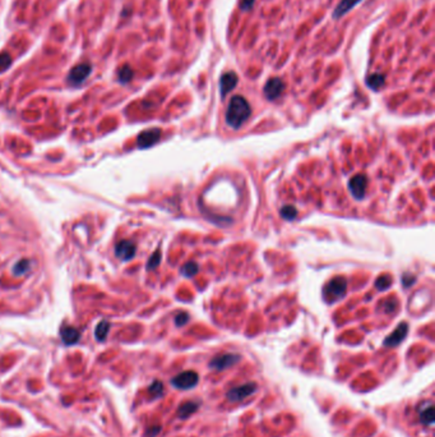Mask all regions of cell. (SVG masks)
<instances>
[{
  "label": "cell",
  "instance_id": "1",
  "mask_svg": "<svg viewBox=\"0 0 435 437\" xmlns=\"http://www.w3.org/2000/svg\"><path fill=\"white\" fill-rule=\"evenodd\" d=\"M250 114L251 108L246 99L236 95L230 100L225 118H226V123L229 127H231L232 129H239L250 118Z\"/></svg>",
  "mask_w": 435,
  "mask_h": 437
},
{
  "label": "cell",
  "instance_id": "2",
  "mask_svg": "<svg viewBox=\"0 0 435 437\" xmlns=\"http://www.w3.org/2000/svg\"><path fill=\"white\" fill-rule=\"evenodd\" d=\"M91 72H92V65L90 63H81L69 70L67 80L70 85L78 86L87 80Z\"/></svg>",
  "mask_w": 435,
  "mask_h": 437
},
{
  "label": "cell",
  "instance_id": "3",
  "mask_svg": "<svg viewBox=\"0 0 435 437\" xmlns=\"http://www.w3.org/2000/svg\"><path fill=\"white\" fill-rule=\"evenodd\" d=\"M347 289V281L345 277L337 276L332 279L326 287V297L332 300H339L345 297Z\"/></svg>",
  "mask_w": 435,
  "mask_h": 437
},
{
  "label": "cell",
  "instance_id": "4",
  "mask_svg": "<svg viewBox=\"0 0 435 437\" xmlns=\"http://www.w3.org/2000/svg\"><path fill=\"white\" fill-rule=\"evenodd\" d=\"M366 188H368V178L364 174H356L348 182V189L355 200H363L365 197Z\"/></svg>",
  "mask_w": 435,
  "mask_h": 437
},
{
  "label": "cell",
  "instance_id": "5",
  "mask_svg": "<svg viewBox=\"0 0 435 437\" xmlns=\"http://www.w3.org/2000/svg\"><path fill=\"white\" fill-rule=\"evenodd\" d=\"M199 381L198 373L194 371H184V372L179 373L172 378L171 384L174 385L176 389L180 390H189L195 386Z\"/></svg>",
  "mask_w": 435,
  "mask_h": 437
},
{
  "label": "cell",
  "instance_id": "6",
  "mask_svg": "<svg viewBox=\"0 0 435 437\" xmlns=\"http://www.w3.org/2000/svg\"><path fill=\"white\" fill-rule=\"evenodd\" d=\"M242 357L239 354H221L214 357L209 362V368L214 371H225L240 362Z\"/></svg>",
  "mask_w": 435,
  "mask_h": 437
},
{
  "label": "cell",
  "instance_id": "7",
  "mask_svg": "<svg viewBox=\"0 0 435 437\" xmlns=\"http://www.w3.org/2000/svg\"><path fill=\"white\" fill-rule=\"evenodd\" d=\"M255 391H256V384L248 383V384L242 385V386H236L234 387V389L229 390L226 396L230 402H240V400L253 395Z\"/></svg>",
  "mask_w": 435,
  "mask_h": 437
},
{
  "label": "cell",
  "instance_id": "8",
  "mask_svg": "<svg viewBox=\"0 0 435 437\" xmlns=\"http://www.w3.org/2000/svg\"><path fill=\"white\" fill-rule=\"evenodd\" d=\"M284 90H285L284 81L279 77H274L267 81V83L264 85L263 92H264V96H266V99H268V100L272 101L279 99L280 96L282 95V92H284Z\"/></svg>",
  "mask_w": 435,
  "mask_h": 437
},
{
  "label": "cell",
  "instance_id": "9",
  "mask_svg": "<svg viewBox=\"0 0 435 437\" xmlns=\"http://www.w3.org/2000/svg\"><path fill=\"white\" fill-rule=\"evenodd\" d=\"M161 137V130L159 128H151V129L143 130L137 138V145L140 148H148L157 143Z\"/></svg>",
  "mask_w": 435,
  "mask_h": 437
},
{
  "label": "cell",
  "instance_id": "10",
  "mask_svg": "<svg viewBox=\"0 0 435 437\" xmlns=\"http://www.w3.org/2000/svg\"><path fill=\"white\" fill-rule=\"evenodd\" d=\"M238 82H239V78H238L236 73H224V74L221 75V78H220V92H221L222 98H225L227 93L231 92V91L236 87Z\"/></svg>",
  "mask_w": 435,
  "mask_h": 437
},
{
  "label": "cell",
  "instance_id": "11",
  "mask_svg": "<svg viewBox=\"0 0 435 437\" xmlns=\"http://www.w3.org/2000/svg\"><path fill=\"white\" fill-rule=\"evenodd\" d=\"M407 331H408L407 324H405V322L400 324V325H398V328L396 329L394 331H393L386 340H384L383 344L388 348L397 347L398 344H401V343L403 341V339H405L406 335H407Z\"/></svg>",
  "mask_w": 435,
  "mask_h": 437
},
{
  "label": "cell",
  "instance_id": "12",
  "mask_svg": "<svg viewBox=\"0 0 435 437\" xmlns=\"http://www.w3.org/2000/svg\"><path fill=\"white\" fill-rule=\"evenodd\" d=\"M115 253L117 257L124 261L132 260L135 256V244L132 240H122L115 247Z\"/></svg>",
  "mask_w": 435,
  "mask_h": 437
},
{
  "label": "cell",
  "instance_id": "13",
  "mask_svg": "<svg viewBox=\"0 0 435 437\" xmlns=\"http://www.w3.org/2000/svg\"><path fill=\"white\" fill-rule=\"evenodd\" d=\"M419 418L420 422L425 426L434 425V405L431 402H425L419 409Z\"/></svg>",
  "mask_w": 435,
  "mask_h": 437
},
{
  "label": "cell",
  "instance_id": "14",
  "mask_svg": "<svg viewBox=\"0 0 435 437\" xmlns=\"http://www.w3.org/2000/svg\"><path fill=\"white\" fill-rule=\"evenodd\" d=\"M361 2H363V0H341L340 4L337 5L336 9H334L332 17H333L334 20H339V18L347 14L351 9H353V8L358 4H360Z\"/></svg>",
  "mask_w": 435,
  "mask_h": 437
},
{
  "label": "cell",
  "instance_id": "15",
  "mask_svg": "<svg viewBox=\"0 0 435 437\" xmlns=\"http://www.w3.org/2000/svg\"><path fill=\"white\" fill-rule=\"evenodd\" d=\"M60 336H62V340L64 341L65 345H73L78 343L81 335L80 331L77 329L72 328V326H63L62 330H60Z\"/></svg>",
  "mask_w": 435,
  "mask_h": 437
},
{
  "label": "cell",
  "instance_id": "16",
  "mask_svg": "<svg viewBox=\"0 0 435 437\" xmlns=\"http://www.w3.org/2000/svg\"><path fill=\"white\" fill-rule=\"evenodd\" d=\"M198 408H199L198 402H193V400H190V402L183 403V404L179 407V409H177V417L182 418V420H187L189 415H192L193 413H195L196 410H198Z\"/></svg>",
  "mask_w": 435,
  "mask_h": 437
},
{
  "label": "cell",
  "instance_id": "17",
  "mask_svg": "<svg viewBox=\"0 0 435 437\" xmlns=\"http://www.w3.org/2000/svg\"><path fill=\"white\" fill-rule=\"evenodd\" d=\"M384 82H386V77L382 73H374L366 78V85L374 91H378L384 85Z\"/></svg>",
  "mask_w": 435,
  "mask_h": 437
},
{
  "label": "cell",
  "instance_id": "18",
  "mask_svg": "<svg viewBox=\"0 0 435 437\" xmlns=\"http://www.w3.org/2000/svg\"><path fill=\"white\" fill-rule=\"evenodd\" d=\"M133 75H134V72H133V69L130 68V65L128 64L123 65V67L119 69V72H117V78H119V81L122 83L130 82Z\"/></svg>",
  "mask_w": 435,
  "mask_h": 437
},
{
  "label": "cell",
  "instance_id": "19",
  "mask_svg": "<svg viewBox=\"0 0 435 437\" xmlns=\"http://www.w3.org/2000/svg\"><path fill=\"white\" fill-rule=\"evenodd\" d=\"M109 330H110V324L107 322V321H101V322L96 326V330H95L96 339L98 340V341H104V340H106L107 334H109Z\"/></svg>",
  "mask_w": 435,
  "mask_h": 437
},
{
  "label": "cell",
  "instance_id": "20",
  "mask_svg": "<svg viewBox=\"0 0 435 437\" xmlns=\"http://www.w3.org/2000/svg\"><path fill=\"white\" fill-rule=\"evenodd\" d=\"M281 216L285 220H287V221H292V220L296 219V216H298V210H296V207H293V206L291 205H286L282 207L281 210Z\"/></svg>",
  "mask_w": 435,
  "mask_h": 437
},
{
  "label": "cell",
  "instance_id": "21",
  "mask_svg": "<svg viewBox=\"0 0 435 437\" xmlns=\"http://www.w3.org/2000/svg\"><path fill=\"white\" fill-rule=\"evenodd\" d=\"M199 266L196 262H188L182 268V274L187 277H193L194 275L198 274Z\"/></svg>",
  "mask_w": 435,
  "mask_h": 437
},
{
  "label": "cell",
  "instance_id": "22",
  "mask_svg": "<svg viewBox=\"0 0 435 437\" xmlns=\"http://www.w3.org/2000/svg\"><path fill=\"white\" fill-rule=\"evenodd\" d=\"M149 394H151L152 397H161L162 394H164V385H162L161 381H154V383H152L151 386H149L148 389Z\"/></svg>",
  "mask_w": 435,
  "mask_h": 437
},
{
  "label": "cell",
  "instance_id": "23",
  "mask_svg": "<svg viewBox=\"0 0 435 437\" xmlns=\"http://www.w3.org/2000/svg\"><path fill=\"white\" fill-rule=\"evenodd\" d=\"M28 270H30V261L22 260L14 266L13 273H14L15 276H22V275H25Z\"/></svg>",
  "mask_w": 435,
  "mask_h": 437
},
{
  "label": "cell",
  "instance_id": "24",
  "mask_svg": "<svg viewBox=\"0 0 435 437\" xmlns=\"http://www.w3.org/2000/svg\"><path fill=\"white\" fill-rule=\"evenodd\" d=\"M160 262H161V252L156 251V252L151 256L148 263H147V270H154V269L160 265Z\"/></svg>",
  "mask_w": 435,
  "mask_h": 437
},
{
  "label": "cell",
  "instance_id": "25",
  "mask_svg": "<svg viewBox=\"0 0 435 437\" xmlns=\"http://www.w3.org/2000/svg\"><path fill=\"white\" fill-rule=\"evenodd\" d=\"M12 65V58L8 53L0 54V72H5Z\"/></svg>",
  "mask_w": 435,
  "mask_h": 437
},
{
  "label": "cell",
  "instance_id": "26",
  "mask_svg": "<svg viewBox=\"0 0 435 437\" xmlns=\"http://www.w3.org/2000/svg\"><path fill=\"white\" fill-rule=\"evenodd\" d=\"M390 284H392V280H390V277L381 276L378 280H377L375 287L378 288L379 290H386L390 287Z\"/></svg>",
  "mask_w": 435,
  "mask_h": 437
},
{
  "label": "cell",
  "instance_id": "27",
  "mask_svg": "<svg viewBox=\"0 0 435 437\" xmlns=\"http://www.w3.org/2000/svg\"><path fill=\"white\" fill-rule=\"evenodd\" d=\"M188 321H189V316L185 312H180L179 315L175 317V324H176V326H184Z\"/></svg>",
  "mask_w": 435,
  "mask_h": 437
},
{
  "label": "cell",
  "instance_id": "28",
  "mask_svg": "<svg viewBox=\"0 0 435 437\" xmlns=\"http://www.w3.org/2000/svg\"><path fill=\"white\" fill-rule=\"evenodd\" d=\"M254 4H255V0H240V9L243 12H249L253 9Z\"/></svg>",
  "mask_w": 435,
  "mask_h": 437
},
{
  "label": "cell",
  "instance_id": "29",
  "mask_svg": "<svg viewBox=\"0 0 435 437\" xmlns=\"http://www.w3.org/2000/svg\"><path fill=\"white\" fill-rule=\"evenodd\" d=\"M161 431V426H153V427H149L146 432V437H156Z\"/></svg>",
  "mask_w": 435,
  "mask_h": 437
},
{
  "label": "cell",
  "instance_id": "30",
  "mask_svg": "<svg viewBox=\"0 0 435 437\" xmlns=\"http://www.w3.org/2000/svg\"><path fill=\"white\" fill-rule=\"evenodd\" d=\"M402 280H403V285H406V287H410V285H412L413 282H415V277L412 276V275H410V274H405L402 276Z\"/></svg>",
  "mask_w": 435,
  "mask_h": 437
}]
</instances>
